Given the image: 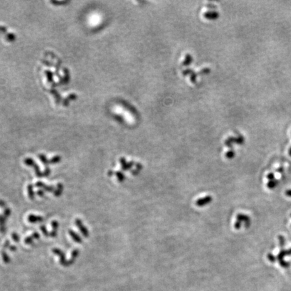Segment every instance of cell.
Segmentation results:
<instances>
[{
	"label": "cell",
	"instance_id": "cell-1",
	"mask_svg": "<svg viewBox=\"0 0 291 291\" xmlns=\"http://www.w3.org/2000/svg\"><path fill=\"white\" fill-rule=\"evenodd\" d=\"M288 255H291V249L287 251H282L280 252V253H279L278 258L279 262H280V264L281 266H282L284 268H287L289 266V263L285 262V261L283 260L284 257Z\"/></svg>",
	"mask_w": 291,
	"mask_h": 291
},
{
	"label": "cell",
	"instance_id": "cell-2",
	"mask_svg": "<svg viewBox=\"0 0 291 291\" xmlns=\"http://www.w3.org/2000/svg\"><path fill=\"white\" fill-rule=\"evenodd\" d=\"M276 185H277L276 181H274V180L270 181L268 184V187L269 188H270V189H272V188H274V187H276Z\"/></svg>",
	"mask_w": 291,
	"mask_h": 291
},
{
	"label": "cell",
	"instance_id": "cell-3",
	"mask_svg": "<svg viewBox=\"0 0 291 291\" xmlns=\"http://www.w3.org/2000/svg\"><path fill=\"white\" fill-rule=\"evenodd\" d=\"M268 260L272 262H274L275 261H276V258H275L273 255H272V254H268Z\"/></svg>",
	"mask_w": 291,
	"mask_h": 291
},
{
	"label": "cell",
	"instance_id": "cell-4",
	"mask_svg": "<svg viewBox=\"0 0 291 291\" xmlns=\"http://www.w3.org/2000/svg\"><path fill=\"white\" fill-rule=\"evenodd\" d=\"M268 179H270V181H273L274 180V175L273 173H270L268 175Z\"/></svg>",
	"mask_w": 291,
	"mask_h": 291
},
{
	"label": "cell",
	"instance_id": "cell-5",
	"mask_svg": "<svg viewBox=\"0 0 291 291\" xmlns=\"http://www.w3.org/2000/svg\"><path fill=\"white\" fill-rule=\"evenodd\" d=\"M279 239H280V243L281 245L282 246L283 245L285 244V239H284L283 237H279Z\"/></svg>",
	"mask_w": 291,
	"mask_h": 291
},
{
	"label": "cell",
	"instance_id": "cell-6",
	"mask_svg": "<svg viewBox=\"0 0 291 291\" xmlns=\"http://www.w3.org/2000/svg\"><path fill=\"white\" fill-rule=\"evenodd\" d=\"M286 195L288 196H291V190H288L287 191H286Z\"/></svg>",
	"mask_w": 291,
	"mask_h": 291
},
{
	"label": "cell",
	"instance_id": "cell-7",
	"mask_svg": "<svg viewBox=\"0 0 291 291\" xmlns=\"http://www.w3.org/2000/svg\"><path fill=\"white\" fill-rule=\"evenodd\" d=\"M289 152V154L291 156V148L289 149V152Z\"/></svg>",
	"mask_w": 291,
	"mask_h": 291
}]
</instances>
